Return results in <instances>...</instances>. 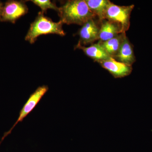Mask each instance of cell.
I'll return each mask as SVG.
<instances>
[{"label":"cell","instance_id":"obj_1","mask_svg":"<svg viewBox=\"0 0 152 152\" xmlns=\"http://www.w3.org/2000/svg\"><path fill=\"white\" fill-rule=\"evenodd\" d=\"M60 20L68 25L83 26L96 16L91 12L84 0H70L66 2L58 11Z\"/></svg>","mask_w":152,"mask_h":152},{"label":"cell","instance_id":"obj_2","mask_svg":"<svg viewBox=\"0 0 152 152\" xmlns=\"http://www.w3.org/2000/svg\"><path fill=\"white\" fill-rule=\"evenodd\" d=\"M61 21L54 22L51 19L45 16L44 13L40 12L35 20L31 24L25 39L30 43L36 42L38 37L42 35L56 34L64 36L66 34L62 28Z\"/></svg>","mask_w":152,"mask_h":152},{"label":"cell","instance_id":"obj_3","mask_svg":"<svg viewBox=\"0 0 152 152\" xmlns=\"http://www.w3.org/2000/svg\"><path fill=\"white\" fill-rule=\"evenodd\" d=\"M134 6L117 5L111 2L108 6L105 14V19L118 25L122 33H126L129 28L131 12Z\"/></svg>","mask_w":152,"mask_h":152},{"label":"cell","instance_id":"obj_4","mask_svg":"<svg viewBox=\"0 0 152 152\" xmlns=\"http://www.w3.org/2000/svg\"><path fill=\"white\" fill-rule=\"evenodd\" d=\"M48 90V87L46 86H43L39 87L37 90L31 95L29 98L28 99L26 102L25 103L23 108L21 110L18 120L14 124L13 126L11 128L10 130L5 133L4 136L0 141V145L8 135L11 134V132L13 129L14 128L19 122L22 121L32 111L34 110L39 102L44 95L46 93Z\"/></svg>","mask_w":152,"mask_h":152},{"label":"cell","instance_id":"obj_5","mask_svg":"<svg viewBox=\"0 0 152 152\" xmlns=\"http://www.w3.org/2000/svg\"><path fill=\"white\" fill-rule=\"evenodd\" d=\"M28 11L27 7L23 2L9 1L2 8L1 20L15 23L19 18L26 15Z\"/></svg>","mask_w":152,"mask_h":152},{"label":"cell","instance_id":"obj_6","mask_svg":"<svg viewBox=\"0 0 152 152\" xmlns=\"http://www.w3.org/2000/svg\"><path fill=\"white\" fill-rule=\"evenodd\" d=\"M99 29L94 19H90L82 26L79 31L80 40L77 45H85L99 39Z\"/></svg>","mask_w":152,"mask_h":152},{"label":"cell","instance_id":"obj_7","mask_svg":"<svg viewBox=\"0 0 152 152\" xmlns=\"http://www.w3.org/2000/svg\"><path fill=\"white\" fill-rule=\"evenodd\" d=\"M99 64L115 78H122L129 75L132 71V66L118 61L113 58Z\"/></svg>","mask_w":152,"mask_h":152},{"label":"cell","instance_id":"obj_8","mask_svg":"<svg viewBox=\"0 0 152 152\" xmlns=\"http://www.w3.org/2000/svg\"><path fill=\"white\" fill-rule=\"evenodd\" d=\"M76 48L82 50L85 54L99 63L112 58L106 51L99 42L88 47L77 45Z\"/></svg>","mask_w":152,"mask_h":152},{"label":"cell","instance_id":"obj_9","mask_svg":"<svg viewBox=\"0 0 152 152\" xmlns=\"http://www.w3.org/2000/svg\"><path fill=\"white\" fill-rule=\"evenodd\" d=\"M114 59L131 66L136 61L132 45L126 37L124 39L119 50Z\"/></svg>","mask_w":152,"mask_h":152},{"label":"cell","instance_id":"obj_10","mask_svg":"<svg viewBox=\"0 0 152 152\" xmlns=\"http://www.w3.org/2000/svg\"><path fill=\"white\" fill-rule=\"evenodd\" d=\"M101 22L102 24L99 34V42H106L122 33L119 27L113 22L106 19Z\"/></svg>","mask_w":152,"mask_h":152},{"label":"cell","instance_id":"obj_11","mask_svg":"<svg viewBox=\"0 0 152 152\" xmlns=\"http://www.w3.org/2000/svg\"><path fill=\"white\" fill-rule=\"evenodd\" d=\"M90 10L97 16L101 21L105 19V14L108 6L111 2L108 0H86Z\"/></svg>","mask_w":152,"mask_h":152},{"label":"cell","instance_id":"obj_12","mask_svg":"<svg viewBox=\"0 0 152 152\" xmlns=\"http://www.w3.org/2000/svg\"><path fill=\"white\" fill-rule=\"evenodd\" d=\"M126 37V33H121L111 39L103 42H100L107 53L114 59L119 50L120 47Z\"/></svg>","mask_w":152,"mask_h":152},{"label":"cell","instance_id":"obj_13","mask_svg":"<svg viewBox=\"0 0 152 152\" xmlns=\"http://www.w3.org/2000/svg\"><path fill=\"white\" fill-rule=\"evenodd\" d=\"M31 1L39 7L42 10V12L43 13L48 9H52L58 12L59 10V7L50 0H34Z\"/></svg>","mask_w":152,"mask_h":152},{"label":"cell","instance_id":"obj_14","mask_svg":"<svg viewBox=\"0 0 152 152\" xmlns=\"http://www.w3.org/2000/svg\"><path fill=\"white\" fill-rule=\"evenodd\" d=\"M2 8V5L1 3L0 2V20H1V12Z\"/></svg>","mask_w":152,"mask_h":152}]
</instances>
